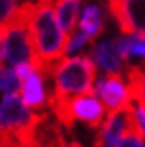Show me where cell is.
<instances>
[{
    "mask_svg": "<svg viewBox=\"0 0 145 147\" xmlns=\"http://www.w3.org/2000/svg\"><path fill=\"white\" fill-rule=\"evenodd\" d=\"M29 31L35 51V64L45 76H51L56 62L66 54L68 35L60 27L54 0H29Z\"/></svg>",
    "mask_w": 145,
    "mask_h": 147,
    "instance_id": "cell-1",
    "label": "cell"
},
{
    "mask_svg": "<svg viewBox=\"0 0 145 147\" xmlns=\"http://www.w3.org/2000/svg\"><path fill=\"white\" fill-rule=\"evenodd\" d=\"M99 68L93 62L91 56H68L56 62L52 68V93L51 101H64L76 95L93 93L95 81H97Z\"/></svg>",
    "mask_w": 145,
    "mask_h": 147,
    "instance_id": "cell-2",
    "label": "cell"
},
{
    "mask_svg": "<svg viewBox=\"0 0 145 147\" xmlns=\"http://www.w3.org/2000/svg\"><path fill=\"white\" fill-rule=\"evenodd\" d=\"M43 118V114H37L31 107L25 105L20 93L2 95L0 99V128L6 138L33 145L35 132Z\"/></svg>",
    "mask_w": 145,
    "mask_h": 147,
    "instance_id": "cell-3",
    "label": "cell"
},
{
    "mask_svg": "<svg viewBox=\"0 0 145 147\" xmlns=\"http://www.w3.org/2000/svg\"><path fill=\"white\" fill-rule=\"evenodd\" d=\"M52 114L60 124L72 126L76 122L85 124L91 130H99L109 114L107 107L95 93H85V95H76L64 101H51Z\"/></svg>",
    "mask_w": 145,
    "mask_h": 147,
    "instance_id": "cell-4",
    "label": "cell"
},
{
    "mask_svg": "<svg viewBox=\"0 0 145 147\" xmlns=\"http://www.w3.org/2000/svg\"><path fill=\"white\" fill-rule=\"evenodd\" d=\"M93 93L103 101L109 112L130 109V105L136 101L134 89L126 74H103L95 81Z\"/></svg>",
    "mask_w": 145,
    "mask_h": 147,
    "instance_id": "cell-5",
    "label": "cell"
},
{
    "mask_svg": "<svg viewBox=\"0 0 145 147\" xmlns=\"http://www.w3.org/2000/svg\"><path fill=\"white\" fill-rule=\"evenodd\" d=\"M109 12L124 35L145 33V0H109Z\"/></svg>",
    "mask_w": 145,
    "mask_h": 147,
    "instance_id": "cell-6",
    "label": "cell"
},
{
    "mask_svg": "<svg viewBox=\"0 0 145 147\" xmlns=\"http://www.w3.org/2000/svg\"><path fill=\"white\" fill-rule=\"evenodd\" d=\"M89 56L103 74H126L130 68V62L120 52L118 39H103L91 45Z\"/></svg>",
    "mask_w": 145,
    "mask_h": 147,
    "instance_id": "cell-7",
    "label": "cell"
},
{
    "mask_svg": "<svg viewBox=\"0 0 145 147\" xmlns=\"http://www.w3.org/2000/svg\"><path fill=\"white\" fill-rule=\"evenodd\" d=\"M130 132H132V120L128 109L118 110V112H109L103 126L97 130L95 147H118L120 141Z\"/></svg>",
    "mask_w": 145,
    "mask_h": 147,
    "instance_id": "cell-8",
    "label": "cell"
},
{
    "mask_svg": "<svg viewBox=\"0 0 145 147\" xmlns=\"http://www.w3.org/2000/svg\"><path fill=\"white\" fill-rule=\"evenodd\" d=\"M22 99L25 101L27 107L33 110H41L45 105L49 103L51 97L47 95V87H45V74L41 70H33L27 78L22 81V91H20Z\"/></svg>",
    "mask_w": 145,
    "mask_h": 147,
    "instance_id": "cell-9",
    "label": "cell"
},
{
    "mask_svg": "<svg viewBox=\"0 0 145 147\" xmlns=\"http://www.w3.org/2000/svg\"><path fill=\"white\" fill-rule=\"evenodd\" d=\"M103 29H105V12H103V8L99 4H87L80 16V31H83L91 41H95L103 33Z\"/></svg>",
    "mask_w": 145,
    "mask_h": 147,
    "instance_id": "cell-10",
    "label": "cell"
},
{
    "mask_svg": "<svg viewBox=\"0 0 145 147\" xmlns=\"http://www.w3.org/2000/svg\"><path fill=\"white\" fill-rule=\"evenodd\" d=\"M80 6H81V0H54V10H56L58 23L64 29L66 35H72L76 31Z\"/></svg>",
    "mask_w": 145,
    "mask_h": 147,
    "instance_id": "cell-11",
    "label": "cell"
},
{
    "mask_svg": "<svg viewBox=\"0 0 145 147\" xmlns=\"http://www.w3.org/2000/svg\"><path fill=\"white\" fill-rule=\"evenodd\" d=\"M118 47L122 56L128 62L138 60L139 64L145 62V33H136V35H124L118 39Z\"/></svg>",
    "mask_w": 145,
    "mask_h": 147,
    "instance_id": "cell-12",
    "label": "cell"
},
{
    "mask_svg": "<svg viewBox=\"0 0 145 147\" xmlns=\"http://www.w3.org/2000/svg\"><path fill=\"white\" fill-rule=\"evenodd\" d=\"M126 76H128V80L132 83L136 101L145 105V62L143 64H130Z\"/></svg>",
    "mask_w": 145,
    "mask_h": 147,
    "instance_id": "cell-13",
    "label": "cell"
},
{
    "mask_svg": "<svg viewBox=\"0 0 145 147\" xmlns=\"http://www.w3.org/2000/svg\"><path fill=\"white\" fill-rule=\"evenodd\" d=\"M22 91V80L12 66H0V95H12Z\"/></svg>",
    "mask_w": 145,
    "mask_h": 147,
    "instance_id": "cell-14",
    "label": "cell"
},
{
    "mask_svg": "<svg viewBox=\"0 0 145 147\" xmlns=\"http://www.w3.org/2000/svg\"><path fill=\"white\" fill-rule=\"evenodd\" d=\"M128 112H130V120H132V132L145 138V105H141L139 101H134L130 105Z\"/></svg>",
    "mask_w": 145,
    "mask_h": 147,
    "instance_id": "cell-15",
    "label": "cell"
},
{
    "mask_svg": "<svg viewBox=\"0 0 145 147\" xmlns=\"http://www.w3.org/2000/svg\"><path fill=\"white\" fill-rule=\"evenodd\" d=\"M91 43H93V41H91L83 31H74L72 35H70V39H68V45H66V54H68V56H76L78 52L85 51Z\"/></svg>",
    "mask_w": 145,
    "mask_h": 147,
    "instance_id": "cell-16",
    "label": "cell"
},
{
    "mask_svg": "<svg viewBox=\"0 0 145 147\" xmlns=\"http://www.w3.org/2000/svg\"><path fill=\"white\" fill-rule=\"evenodd\" d=\"M18 8H20L18 0H0V27L14 18Z\"/></svg>",
    "mask_w": 145,
    "mask_h": 147,
    "instance_id": "cell-17",
    "label": "cell"
},
{
    "mask_svg": "<svg viewBox=\"0 0 145 147\" xmlns=\"http://www.w3.org/2000/svg\"><path fill=\"white\" fill-rule=\"evenodd\" d=\"M118 147H145V138L138 136L136 132H130L122 141H120Z\"/></svg>",
    "mask_w": 145,
    "mask_h": 147,
    "instance_id": "cell-18",
    "label": "cell"
},
{
    "mask_svg": "<svg viewBox=\"0 0 145 147\" xmlns=\"http://www.w3.org/2000/svg\"><path fill=\"white\" fill-rule=\"evenodd\" d=\"M0 147H35V145H25L22 141H16V140H12V138H6V136H4Z\"/></svg>",
    "mask_w": 145,
    "mask_h": 147,
    "instance_id": "cell-19",
    "label": "cell"
},
{
    "mask_svg": "<svg viewBox=\"0 0 145 147\" xmlns=\"http://www.w3.org/2000/svg\"><path fill=\"white\" fill-rule=\"evenodd\" d=\"M54 147H83V145H81L80 141H74V140H64V138H62V140L58 141V143H56Z\"/></svg>",
    "mask_w": 145,
    "mask_h": 147,
    "instance_id": "cell-20",
    "label": "cell"
},
{
    "mask_svg": "<svg viewBox=\"0 0 145 147\" xmlns=\"http://www.w3.org/2000/svg\"><path fill=\"white\" fill-rule=\"evenodd\" d=\"M2 138H4V134H2V128H0V143H2Z\"/></svg>",
    "mask_w": 145,
    "mask_h": 147,
    "instance_id": "cell-21",
    "label": "cell"
}]
</instances>
